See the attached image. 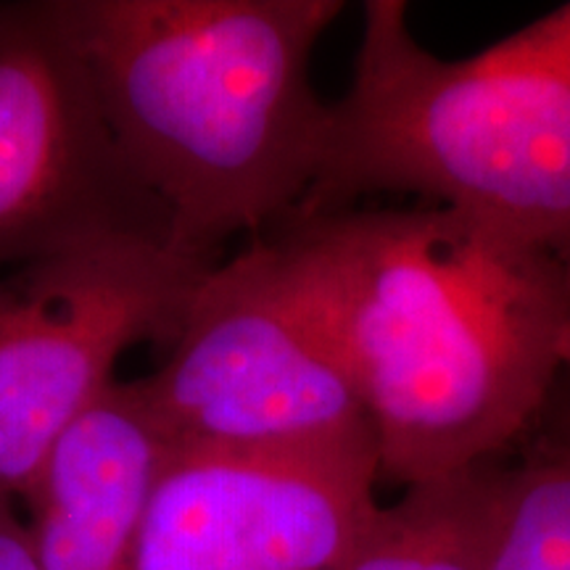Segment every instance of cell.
<instances>
[{"label":"cell","mask_w":570,"mask_h":570,"mask_svg":"<svg viewBox=\"0 0 570 570\" xmlns=\"http://www.w3.org/2000/svg\"><path fill=\"white\" fill-rule=\"evenodd\" d=\"M267 244L365 404L381 479L487 468L570 367V265L552 248L444 206L291 217Z\"/></svg>","instance_id":"1"},{"label":"cell","mask_w":570,"mask_h":570,"mask_svg":"<svg viewBox=\"0 0 570 570\" xmlns=\"http://www.w3.org/2000/svg\"><path fill=\"white\" fill-rule=\"evenodd\" d=\"M169 246L217 259L315 180L331 106L309 82L338 0H51Z\"/></svg>","instance_id":"2"},{"label":"cell","mask_w":570,"mask_h":570,"mask_svg":"<svg viewBox=\"0 0 570 570\" xmlns=\"http://www.w3.org/2000/svg\"><path fill=\"white\" fill-rule=\"evenodd\" d=\"M362 17L352 88L331 106L317 175L291 217L417 194L566 256L570 3L460 61L420 46L402 0H367Z\"/></svg>","instance_id":"3"},{"label":"cell","mask_w":570,"mask_h":570,"mask_svg":"<svg viewBox=\"0 0 570 570\" xmlns=\"http://www.w3.org/2000/svg\"><path fill=\"white\" fill-rule=\"evenodd\" d=\"M138 383L175 449L375 452L352 377L291 298L267 240L204 275L167 362Z\"/></svg>","instance_id":"4"},{"label":"cell","mask_w":570,"mask_h":570,"mask_svg":"<svg viewBox=\"0 0 570 570\" xmlns=\"http://www.w3.org/2000/svg\"><path fill=\"white\" fill-rule=\"evenodd\" d=\"M217 259L104 246L0 275V494L21 499L140 341L173 344Z\"/></svg>","instance_id":"5"},{"label":"cell","mask_w":570,"mask_h":570,"mask_svg":"<svg viewBox=\"0 0 570 570\" xmlns=\"http://www.w3.org/2000/svg\"><path fill=\"white\" fill-rule=\"evenodd\" d=\"M169 235L51 0L0 6V269Z\"/></svg>","instance_id":"6"},{"label":"cell","mask_w":570,"mask_h":570,"mask_svg":"<svg viewBox=\"0 0 570 570\" xmlns=\"http://www.w3.org/2000/svg\"><path fill=\"white\" fill-rule=\"evenodd\" d=\"M375 452L175 449L130 570H341L377 512Z\"/></svg>","instance_id":"7"},{"label":"cell","mask_w":570,"mask_h":570,"mask_svg":"<svg viewBox=\"0 0 570 570\" xmlns=\"http://www.w3.org/2000/svg\"><path fill=\"white\" fill-rule=\"evenodd\" d=\"M175 454L138 381H114L56 439L32 487L40 570H130L142 518Z\"/></svg>","instance_id":"8"},{"label":"cell","mask_w":570,"mask_h":570,"mask_svg":"<svg viewBox=\"0 0 570 570\" xmlns=\"http://www.w3.org/2000/svg\"><path fill=\"white\" fill-rule=\"evenodd\" d=\"M502 473L470 470L377 508L341 570H489Z\"/></svg>","instance_id":"9"},{"label":"cell","mask_w":570,"mask_h":570,"mask_svg":"<svg viewBox=\"0 0 570 570\" xmlns=\"http://www.w3.org/2000/svg\"><path fill=\"white\" fill-rule=\"evenodd\" d=\"M489 570H570V452L502 473Z\"/></svg>","instance_id":"10"},{"label":"cell","mask_w":570,"mask_h":570,"mask_svg":"<svg viewBox=\"0 0 570 570\" xmlns=\"http://www.w3.org/2000/svg\"><path fill=\"white\" fill-rule=\"evenodd\" d=\"M0 570H40L30 529L6 494H0Z\"/></svg>","instance_id":"11"},{"label":"cell","mask_w":570,"mask_h":570,"mask_svg":"<svg viewBox=\"0 0 570 570\" xmlns=\"http://www.w3.org/2000/svg\"><path fill=\"white\" fill-rule=\"evenodd\" d=\"M566 259H568V265H570V252L566 254ZM568 452H570V449H568Z\"/></svg>","instance_id":"12"}]
</instances>
